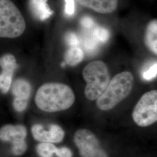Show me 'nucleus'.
Wrapping results in <instances>:
<instances>
[{
  "label": "nucleus",
  "instance_id": "obj_13",
  "mask_svg": "<svg viewBox=\"0 0 157 157\" xmlns=\"http://www.w3.org/2000/svg\"><path fill=\"white\" fill-rule=\"evenodd\" d=\"M146 47L157 56V19L152 20L146 27L144 35Z\"/></svg>",
  "mask_w": 157,
  "mask_h": 157
},
{
  "label": "nucleus",
  "instance_id": "obj_21",
  "mask_svg": "<svg viewBox=\"0 0 157 157\" xmlns=\"http://www.w3.org/2000/svg\"><path fill=\"white\" fill-rule=\"evenodd\" d=\"M65 1V13L67 15L72 16L75 12V2L74 0Z\"/></svg>",
  "mask_w": 157,
  "mask_h": 157
},
{
  "label": "nucleus",
  "instance_id": "obj_15",
  "mask_svg": "<svg viewBox=\"0 0 157 157\" xmlns=\"http://www.w3.org/2000/svg\"><path fill=\"white\" fill-rule=\"evenodd\" d=\"M36 150L41 157H52L53 154L56 153V147L49 143H40L36 147Z\"/></svg>",
  "mask_w": 157,
  "mask_h": 157
},
{
  "label": "nucleus",
  "instance_id": "obj_8",
  "mask_svg": "<svg viewBox=\"0 0 157 157\" xmlns=\"http://www.w3.org/2000/svg\"><path fill=\"white\" fill-rule=\"evenodd\" d=\"M32 87L28 81L18 78L12 86V92L14 95L13 106L18 112H22L28 106Z\"/></svg>",
  "mask_w": 157,
  "mask_h": 157
},
{
  "label": "nucleus",
  "instance_id": "obj_19",
  "mask_svg": "<svg viewBox=\"0 0 157 157\" xmlns=\"http://www.w3.org/2000/svg\"><path fill=\"white\" fill-rule=\"evenodd\" d=\"M157 76V63L154 64L143 74V78L146 80H151Z\"/></svg>",
  "mask_w": 157,
  "mask_h": 157
},
{
  "label": "nucleus",
  "instance_id": "obj_18",
  "mask_svg": "<svg viewBox=\"0 0 157 157\" xmlns=\"http://www.w3.org/2000/svg\"><path fill=\"white\" fill-rule=\"evenodd\" d=\"M97 40L95 39V37H89L85 40L84 43V47L86 51H87V52L91 53L95 50L97 48Z\"/></svg>",
  "mask_w": 157,
  "mask_h": 157
},
{
  "label": "nucleus",
  "instance_id": "obj_7",
  "mask_svg": "<svg viewBox=\"0 0 157 157\" xmlns=\"http://www.w3.org/2000/svg\"><path fill=\"white\" fill-rule=\"evenodd\" d=\"M0 88L2 93L6 94L11 86L13 73L17 67L15 57L11 54H6L1 57Z\"/></svg>",
  "mask_w": 157,
  "mask_h": 157
},
{
  "label": "nucleus",
  "instance_id": "obj_3",
  "mask_svg": "<svg viewBox=\"0 0 157 157\" xmlns=\"http://www.w3.org/2000/svg\"><path fill=\"white\" fill-rule=\"evenodd\" d=\"M82 76L86 83L84 95L89 100H97L111 81L107 65L101 61L89 63L83 69Z\"/></svg>",
  "mask_w": 157,
  "mask_h": 157
},
{
  "label": "nucleus",
  "instance_id": "obj_14",
  "mask_svg": "<svg viewBox=\"0 0 157 157\" xmlns=\"http://www.w3.org/2000/svg\"><path fill=\"white\" fill-rule=\"evenodd\" d=\"M83 52L77 47H73L67 50L64 55L65 63L73 67L82 62L83 59Z\"/></svg>",
  "mask_w": 157,
  "mask_h": 157
},
{
  "label": "nucleus",
  "instance_id": "obj_1",
  "mask_svg": "<svg viewBox=\"0 0 157 157\" xmlns=\"http://www.w3.org/2000/svg\"><path fill=\"white\" fill-rule=\"evenodd\" d=\"M34 100L37 107L44 112H59L73 105L75 95L73 90L66 84L47 83L40 87Z\"/></svg>",
  "mask_w": 157,
  "mask_h": 157
},
{
  "label": "nucleus",
  "instance_id": "obj_17",
  "mask_svg": "<svg viewBox=\"0 0 157 157\" xmlns=\"http://www.w3.org/2000/svg\"><path fill=\"white\" fill-rule=\"evenodd\" d=\"M27 145L25 141H22L12 144V152L15 155H20L26 150Z\"/></svg>",
  "mask_w": 157,
  "mask_h": 157
},
{
  "label": "nucleus",
  "instance_id": "obj_6",
  "mask_svg": "<svg viewBox=\"0 0 157 157\" xmlns=\"http://www.w3.org/2000/svg\"><path fill=\"white\" fill-rule=\"evenodd\" d=\"M73 140L78 148L81 157H108L94 135L87 129H79Z\"/></svg>",
  "mask_w": 157,
  "mask_h": 157
},
{
  "label": "nucleus",
  "instance_id": "obj_4",
  "mask_svg": "<svg viewBox=\"0 0 157 157\" xmlns=\"http://www.w3.org/2000/svg\"><path fill=\"white\" fill-rule=\"evenodd\" d=\"M26 22L11 0H0V37L15 39L25 32Z\"/></svg>",
  "mask_w": 157,
  "mask_h": 157
},
{
  "label": "nucleus",
  "instance_id": "obj_10",
  "mask_svg": "<svg viewBox=\"0 0 157 157\" xmlns=\"http://www.w3.org/2000/svg\"><path fill=\"white\" fill-rule=\"evenodd\" d=\"M80 6L100 13H110L115 11L118 0H76Z\"/></svg>",
  "mask_w": 157,
  "mask_h": 157
},
{
  "label": "nucleus",
  "instance_id": "obj_20",
  "mask_svg": "<svg viewBox=\"0 0 157 157\" xmlns=\"http://www.w3.org/2000/svg\"><path fill=\"white\" fill-rule=\"evenodd\" d=\"M66 39L68 44L72 47H76L78 44V39L77 36L73 33H69L67 35Z\"/></svg>",
  "mask_w": 157,
  "mask_h": 157
},
{
  "label": "nucleus",
  "instance_id": "obj_22",
  "mask_svg": "<svg viewBox=\"0 0 157 157\" xmlns=\"http://www.w3.org/2000/svg\"><path fill=\"white\" fill-rule=\"evenodd\" d=\"M56 154L58 157H72V152L66 147H62L57 149Z\"/></svg>",
  "mask_w": 157,
  "mask_h": 157
},
{
  "label": "nucleus",
  "instance_id": "obj_23",
  "mask_svg": "<svg viewBox=\"0 0 157 157\" xmlns=\"http://www.w3.org/2000/svg\"><path fill=\"white\" fill-rule=\"evenodd\" d=\"M81 25L85 28H91L93 25V21L91 17L86 16L81 19Z\"/></svg>",
  "mask_w": 157,
  "mask_h": 157
},
{
  "label": "nucleus",
  "instance_id": "obj_11",
  "mask_svg": "<svg viewBox=\"0 0 157 157\" xmlns=\"http://www.w3.org/2000/svg\"><path fill=\"white\" fill-rule=\"evenodd\" d=\"M26 135V129L22 125H6L1 128L0 132L1 139L10 141L12 144L25 141Z\"/></svg>",
  "mask_w": 157,
  "mask_h": 157
},
{
  "label": "nucleus",
  "instance_id": "obj_12",
  "mask_svg": "<svg viewBox=\"0 0 157 157\" xmlns=\"http://www.w3.org/2000/svg\"><path fill=\"white\" fill-rule=\"evenodd\" d=\"M29 7L34 17L41 21L47 19L54 13L47 0H29Z\"/></svg>",
  "mask_w": 157,
  "mask_h": 157
},
{
  "label": "nucleus",
  "instance_id": "obj_9",
  "mask_svg": "<svg viewBox=\"0 0 157 157\" xmlns=\"http://www.w3.org/2000/svg\"><path fill=\"white\" fill-rule=\"evenodd\" d=\"M34 138L45 143H59L63 140L64 132L59 126L52 124L48 131H46L40 124H35L32 128Z\"/></svg>",
  "mask_w": 157,
  "mask_h": 157
},
{
  "label": "nucleus",
  "instance_id": "obj_16",
  "mask_svg": "<svg viewBox=\"0 0 157 157\" xmlns=\"http://www.w3.org/2000/svg\"><path fill=\"white\" fill-rule=\"evenodd\" d=\"M93 36L98 41L102 43H105L109 39L110 33L107 29L98 27L95 29Z\"/></svg>",
  "mask_w": 157,
  "mask_h": 157
},
{
  "label": "nucleus",
  "instance_id": "obj_2",
  "mask_svg": "<svg viewBox=\"0 0 157 157\" xmlns=\"http://www.w3.org/2000/svg\"><path fill=\"white\" fill-rule=\"evenodd\" d=\"M134 77L131 72L124 71L116 75L110 81L106 90L97 100V107L108 111L125 99L131 93Z\"/></svg>",
  "mask_w": 157,
  "mask_h": 157
},
{
  "label": "nucleus",
  "instance_id": "obj_5",
  "mask_svg": "<svg viewBox=\"0 0 157 157\" xmlns=\"http://www.w3.org/2000/svg\"><path fill=\"white\" fill-rule=\"evenodd\" d=\"M138 126L146 127L157 121V90L148 91L141 96L132 113Z\"/></svg>",
  "mask_w": 157,
  "mask_h": 157
}]
</instances>
